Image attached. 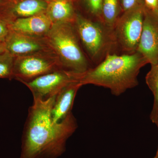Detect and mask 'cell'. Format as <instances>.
Wrapping results in <instances>:
<instances>
[{
  "mask_svg": "<svg viewBox=\"0 0 158 158\" xmlns=\"http://www.w3.org/2000/svg\"><path fill=\"white\" fill-rule=\"evenodd\" d=\"M56 95L44 100L34 99L25 125L20 158H58L65 152L77 123L72 113L59 122L53 120Z\"/></svg>",
  "mask_w": 158,
  "mask_h": 158,
  "instance_id": "cell-1",
  "label": "cell"
},
{
  "mask_svg": "<svg viewBox=\"0 0 158 158\" xmlns=\"http://www.w3.org/2000/svg\"><path fill=\"white\" fill-rule=\"evenodd\" d=\"M148 64L141 54H110L98 65L81 74L82 86L91 85L109 89L113 95H121L138 85V76Z\"/></svg>",
  "mask_w": 158,
  "mask_h": 158,
  "instance_id": "cell-2",
  "label": "cell"
},
{
  "mask_svg": "<svg viewBox=\"0 0 158 158\" xmlns=\"http://www.w3.org/2000/svg\"><path fill=\"white\" fill-rule=\"evenodd\" d=\"M46 37L64 69L82 74L92 67L80 46L73 23L53 24Z\"/></svg>",
  "mask_w": 158,
  "mask_h": 158,
  "instance_id": "cell-3",
  "label": "cell"
},
{
  "mask_svg": "<svg viewBox=\"0 0 158 158\" xmlns=\"http://www.w3.org/2000/svg\"><path fill=\"white\" fill-rule=\"evenodd\" d=\"M79 40L95 65L117 49L114 31L102 22L77 12L73 23Z\"/></svg>",
  "mask_w": 158,
  "mask_h": 158,
  "instance_id": "cell-4",
  "label": "cell"
},
{
  "mask_svg": "<svg viewBox=\"0 0 158 158\" xmlns=\"http://www.w3.org/2000/svg\"><path fill=\"white\" fill-rule=\"evenodd\" d=\"M144 4L122 13L114 26L113 31L117 48L123 54L137 52L143 28Z\"/></svg>",
  "mask_w": 158,
  "mask_h": 158,
  "instance_id": "cell-5",
  "label": "cell"
},
{
  "mask_svg": "<svg viewBox=\"0 0 158 158\" xmlns=\"http://www.w3.org/2000/svg\"><path fill=\"white\" fill-rule=\"evenodd\" d=\"M63 69L53 51H44L15 57L13 78L22 83Z\"/></svg>",
  "mask_w": 158,
  "mask_h": 158,
  "instance_id": "cell-6",
  "label": "cell"
},
{
  "mask_svg": "<svg viewBox=\"0 0 158 158\" xmlns=\"http://www.w3.org/2000/svg\"><path fill=\"white\" fill-rule=\"evenodd\" d=\"M81 74L60 69L46 74L24 84L31 90L34 99L46 100L56 95L62 88L79 81Z\"/></svg>",
  "mask_w": 158,
  "mask_h": 158,
  "instance_id": "cell-7",
  "label": "cell"
},
{
  "mask_svg": "<svg viewBox=\"0 0 158 158\" xmlns=\"http://www.w3.org/2000/svg\"><path fill=\"white\" fill-rule=\"evenodd\" d=\"M137 52L151 65L158 62V13L145 6L143 28Z\"/></svg>",
  "mask_w": 158,
  "mask_h": 158,
  "instance_id": "cell-8",
  "label": "cell"
},
{
  "mask_svg": "<svg viewBox=\"0 0 158 158\" xmlns=\"http://www.w3.org/2000/svg\"><path fill=\"white\" fill-rule=\"evenodd\" d=\"M47 6L44 0H2L0 20L8 24L18 19L45 13Z\"/></svg>",
  "mask_w": 158,
  "mask_h": 158,
  "instance_id": "cell-9",
  "label": "cell"
},
{
  "mask_svg": "<svg viewBox=\"0 0 158 158\" xmlns=\"http://www.w3.org/2000/svg\"><path fill=\"white\" fill-rule=\"evenodd\" d=\"M5 42L7 52L15 57L53 51L46 37H31L10 30Z\"/></svg>",
  "mask_w": 158,
  "mask_h": 158,
  "instance_id": "cell-10",
  "label": "cell"
},
{
  "mask_svg": "<svg viewBox=\"0 0 158 158\" xmlns=\"http://www.w3.org/2000/svg\"><path fill=\"white\" fill-rule=\"evenodd\" d=\"M9 30L34 37H45L53 24L45 13L15 19L8 24Z\"/></svg>",
  "mask_w": 158,
  "mask_h": 158,
  "instance_id": "cell-11",
  "label": "cell"
},
{
  "mask_svg": "<svg viewBox=\"0 0 158 158\" xmlns=\"http://www.w3.org/2000/svg\"><path fill=\"white\" fill-rule=\"evenodd\" d=\"M82 86L79 81L66 85L57 94L52 108L53 120L59 122L72 113L71 110L77 94Z\"/></svg>",
  "mask_w": 158,
  "mask_h": 158,
  "instance_id": "cell-12",
  "label": "cell"
},
{
  "mask_svg": "<svg viewBox=\"0 0 158 158\" xmlns=\"http://www.w3.org/2000/svg\"><path fill=\"white\" fill-rule=\"evenodd\" d=\"M74 0H55L48 3L45 14L52 24L73 23L77 11Z\"/></svg>",
  "mask_w": 158,
  "mask_h": 158,
  "instance_id": "cell-13",
  "label": "cell"
},
{
  "mask_svg": "<svg viewBox=\"0 0 158 158\" xmlns=\"http://www.w3.org/2000/svg\"><path fill=\"white\" fill-rule=\"evenodd\" d=\"M145 77V82L153 96V103L150 118L156 125L158 121V62L151 65Z\"/></svg>",
  "mask_w": 158,
  "mask_h": 158,
  "instance_id": "cell-14",
  "label": "cell"
},
{
  "mask_svg": "<svg viewBox=\"0 0 158 158\" xmlns=\"http://www.w3.org/2000/svg\"><path fill=\"white\" fill-rule=\"evenodd\" d=\"M122 13L118 0H102V22L109 28L113 30L116 21Z\"/></svg>",
  "mask_w": 158,
  "mask_h": 158,
  "instance_id": "cell-15",
  "label": "cell"
},
{
  "mask_svg": "<svg viewBox=\"0 0 158 158\" xmlns=\"http://www.w3.org/2000/svg\"><path fill=\"white\" fill-rule=\"evenodd\" d=\"M14 59L7 51L0 56V78H13Z\"/></svg>",
  "mask_w": 158,
  "mask_h": 158,
  "instance_id": "cell-16",
  "label": "cell"
},
{
  "mask_svg": "<svg viewBox=\"0 0 158 158\" xmlns=\"http://www.w3.org/2000/svg\"><path fill=\"white\" fill-rule=\"evenodd\" d=\"M81 1L85 11L91 17L90 19L102 22V0Z\"/></svg>",
  "mask_w": 158,
  "mask_h": 158,
  "instance_id": "cell-17",
  "label": "cell"
},
{
  "mask_svg": "<svg viewBox=\"0 0 158 158\" xmlns=\"http://www.w3.org/2000/svg\"><path fill=\"white\" fill-rule=\"evenodd\" d=\"M123 12L144 4L143 0H118Z\"/></svg>",
  "mask_w": 158,
  "mask_h": 158,
  "instance_id": "cell-18",
  "label": "cell"
},
{
  "mask_svg": "<svg viewBox=\"0 0 158 158\" xmlns=\"http://www.w3.org/2000/svg\"><path fill=\"white\" fill-rule=\"evenodd\" d=\"M145 7L148 9L158 13V0H143Z\"/></svg>",
  "mask_w": 158,
  "mask_h": 158,
  "instance_id": "cell-19",
  "label": "cell"
},
{
  "mask_svg": "<svg viewBox=\"0 0 158 158\" xmlns=\"http://www.w3.org/2000/svg\"><path fill=\"white\" fill-rule=\"evenodd\" d=\"M9 31V29L7 24L0 20V40H5Z\"/></svg>",
  "mask_w": 158,
  "mask_h": 158,
  "instance_id": "cell-20",
  "label": "cell"
},
{
  "mask_svg": "<svg viewBox=\"0 0 158 158\" xmlns=\"http://www.w3.org/2000/svg\"><path fill=\"white\" fill-rule=\"evenodd\" d=\"M7 52L5 40H0V56Z\"/></svg>",
  "mask_w": 158,
  "mask_h": 158,
  "instance_id": "cell-21",
  "label": "cell"
},
{
  "mask_svg": "<svg viewBox=\"0 0 158 158\" xmlns=\"http://www.w3.org/2000/svg\"><path fill=\"white\" fill-rule=\"evenodd\" d=\"M156 125L157 126V127L158 129V123ZM154 158H158V148L157 151V152L156 154V155L154 157Z\"/></svg>",
  "mask_w": 158,
  "mask_h": 158,
  "instance_id": "cell-22",
  "label": "cell"
},
{
  "mask_svg": "<svg viewBox=\"0 0 158 158\" xmlns=\"http://www.w3.org/2000/svg\"><path fill=\"white\" fill-rule=\"evenodd\" d=\"M45 2H47V3L50 2H52V1H55V0H44Z\"/></svg>",
  "mask_w": 158,
  "mask_h": 158,
  "instance_id": "cell-23",
  "label": "cell"
},
{
  "mask_svg": "<svg viewBox=\"0 0 158 158\" xmlns=\"http://www.w3.org/2000/svg\"></svg>",
  "mask_w": 158,
  "mask_h": 158,
  "instance_id": "cell-24",
  "label": "cell"
},
{
  "mask_svg": "<svg viewBox=\"0 0 158 158\" xmlns=\"http://www.w3.org/2000/svg\"><path fill=\"white\" fill-rule=\"evenodd\" d=\"M2 1V0H0V1Z\"/></svg>",
  "mask_w": 158,
  "mask_h": 158,
  "instance_id": "cell-25",
  "label": "cell"
},
{
  "mask_svg": "<svg viewBox=\"0 0 158 158\" xmlns=\"http://www.w3.org/2000/svg\"><path fill=\"white\" fill-rule=\"evenodd\" d=\"M74 1H75V0H74Z\"/></svg>",
  "mask_w": 158,
  "mask_h": 158,
  "instance_id": "cell-26",
  "label": "cell"
}]
</instances>
